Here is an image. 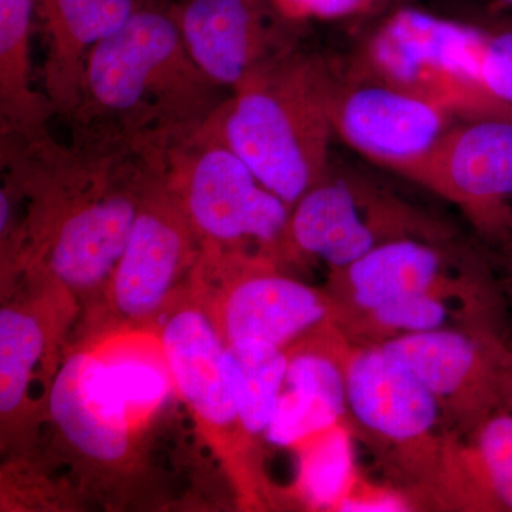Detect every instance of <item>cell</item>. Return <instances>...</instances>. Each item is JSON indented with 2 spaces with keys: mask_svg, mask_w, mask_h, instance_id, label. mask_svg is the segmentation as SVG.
I'll list each match as a JSON object with an SVG mask.
<instances>
[{
  "mask_svg": "<svg viewBox=\"0 0 512 512\" xmlns=\"http://www.w3.org/2000/svg\"><path fill=\"white\" fill-rule=\"evenodd\" d=\"M0 168L2 188L26 204L2 235L8 256L73 291L109 285L156 170L153 148L2 128Z\"/></svg>",
  "mask_w": 512,
  "mask_h": 512,
  "instance_id": "obj_1",
  "label": "cell"
},
{
  "mask_svg": "<svg viewBox=\"0 0 512 512\" xmlns=\"http://www.w3.org/2000/svg\"><path fill=\"white\" fill-rule=\"evenodd\" d=\"M229 94L192 60L171 3L138 0L90 53L67 124L77 136L148 146L202 126Z\"/></svg>",
  "mask_w": 512,
  "mask_h": 512,
  "instance_id": "obj_2",
  "label": "cell"
},
{
  "mask_svg": "<svg viewBox=\"0 0 512 512\" xmlns=\"http://www.w3.org/2000/svg\"><path fill=\"white\" fill-rule=\"evenodd\" d=\"M339 86L325 60L295 50L231 92L201 130L293 207L328 173Z\"/></svg>",
  "mask_w": 512,
  "mask_h": 512,
  "instance_id": "obj_3",
  "label": "cell"
},
{
  "mask_svg": "<svg viewBox=\"0 0 512 512\" xmlns=\"http://www.w3.org/2000/svg\"><path fill=\"white\" fill-rule=\"evenodd\" d=\"M165 184L202 247H288L292 207L269 191L231 148L201 126L154 144Z\"/></svg>",
  "mask_w": 512,
  "mask_h": 512,
  "instance_id": "obj_4",
  "label": "cell"
},
{
  "mask_svg": "<svg viewBox=\"0 0 512 512\" xmlns=\"http://www.w3.org/2000/svg\"><path fill=\"white\" fill-rule=\"evenodd\" d=\"M483 33L403 9L367 43L360 77L387 84L471 119L512 116L491 99L481 77Z\"/></svg>",
  "mask_w": 512,
  "mask_h": 512,
  "instance_id": "obj_5",
  "label": "cell"
},
{
  "mask_svg": "<svg viewBox=\"0 0 512 512\" xmlns=\"http://www.w3.org/2000/svg\"><path fill=\"white\" fill-rule=\"evenodd\" d=\"M410 225L399 201L363 178L328 170L293 205L286 239L288 247L342 271L377 245L406 238Z\"/></svg>",
  "mask_w": 512,
  "mask_h": 512,
  "instance_id": "obj_6",
  "label": "cell"
},
{
  "mask_svg": "<svg viewBox=\"0 0 512 512\" xmlns=\"http://www.w3.org/2000/svg\"><path fill=\"white\" fill-rule=\"evenodd\" d=\"M200 258L225 279L210 309L225 345L261 340L284 349L328 316V305L315 289L275 274L261 256L202 247Z\"/></svg>",
  "mask_w": 512,
  "mask_h": 512,
  "instance_id": "obj_7",
  "label": "cell"
},
{
  "mask_svg": "<svg viewBox=\"0 0 512 512\" xmlns=\"http://www.w3.org/2000/svg\"><path fill=\"white\" fill-rule=\"evenodd\" d=\"M201 249L187 215L165 184L156 154V170L107 285L114 309L136 322L153 318L164 308L181 275L194 269Z\"/></svg>",
  "mask_w": 512,
  "mask_h": 512,
  "instance_id": "obj_8",
  "label": "cell"
},
{
  "mask_svg": "<svg viewBox=\"0 0 512 512\" xmlns=\"http://www.w3.org/2000/svg\"><path fill=\"white\" fill-rule=\"evenodd\" d=\"M171 13L192 60L229 92L295 52L292 22L271 0H178Z\"/></svg>",
  "mask_w": 512,
  "mask_h": 512,
  "instance_id": "obj_9",
  "label": "cell"
},
{
  "mask_svg": "<svg viewBox=\"0 0 512 512\" xmlns=\"http://www.w3.org/2000/svg\"><path fill=\"white\" fill-rule=\"evenodd\" d=\"M447 114L429 101L359 77L340 84L333 126L360 154L404 174L446 134Z\"/></svg>",
  "mask_w": 512,
  "mask_h": 512,
  "instance_id": "obj_10",
  "label": "cell"
},
{
  "mask_svg": "<svg viewBox=\"0 0 512 512\" xmlns=\"http://www.w3.org/2000/svg\"><path fill=\"white\" fill-rule=\"evenodd\" d=\"M406 175L471 205L512 200V116L476 117L448 128Z\"/></svg>",
  "mask_w": 512,
  "mask_h": 512,
  "instance_id": "obj_11",
  "label": "cell"
},
{
  "mask_svg": "<svg viewBox=\"0 0 512 512\" xmlns=\"http://www.w3.org/2000/svg\"><path fill=\"white\" fill-rule=\"evenodd\" d=\"M49 412L63 439L87 460L109 467L131 460L137 430L110 392L96 350L67 357L50 389Z\"/></svg>",
  "mask_w": 512,
  "mask_h": 512,
  "instance_id": "obj_12",
  "label": "cell"
},
{
  "mask_svg": "<svg viewBox=\"0 0 512 512\" xmlns=\"http://www.w3.org/2000/svg\"><path fill=\"white\" fill-rule=\"evenodd\" d=\"M158 339L174 390L200 427L211 436L241 427L224 372L225 343L210 313L200 305L180 306L167 316Z\"/></svg>",
  "mask_w": 512,
  "mask_h": 512,
  "instance_id": "obj_13",
  "label": "cell"
},
{
  "mask_svg": "<svg viewBox=\"0 0 512 512\" xmlns=\"http://www.w3.org/2000/svg\"><path fill=\"white\" fill-rule=\"evenodd\" d=\"M138 0H36L46 36L43 87L56 116L69 121L79 106L94 47L116 33Z\"/></svg>",
  "mask_w": 512,
  "mask_h": 512,
  "instance_id": "obj_14",
  "label": "cell"
},
{
  "mask_svg": "<svg viewBox=\"0 0 512 512\" xmlns=\"http://www.w3.org/2000/svg\"><path fill=\"white\" fill-rule=\"evenodd\" d=\"M345 376L350 412L384 439H421L439 421V399L382 346L352 356Z\"/></svg>",
  "mask_w": 512,
  "mask_h": 512,
  "instance_id": "obj_15",
  "label": "cell"
},
{
  "mask_svg": "<svg viewBox=\"0 0 512 512\" xmlns=\"http://www.w3.org/2000/svg\"><path fill=\"white\" fill-rule=\"evenodd\" d=\"M382 348L409 367L439 400L466 387L500 404V372L508 348L498 336L480 340L444 328L394 336Z\"/></svg>",
  "mask_w": 512,
  "mask_h": 512,
  "instance_id": "obj_16",
  "label": "cell"
},
{
  "mask_svg": "<svg viewBox=\"0 0 512 512\" xmlns=\"http://www.w3.org/2000/svg\"><path fill=\"white\" fill-rule=\"evenodd\" d=\"M348 409L345 369L322 353H296L289 357L266 440L278 447L301 446L338 426Z\"/></svg>",
  "mask_w": 512,
  "mask_h": 512,
  "instance_id": "obj_17",
  "label": "cell"
},
{
  "mask_svg": "<svg viewBox=\"0 0 512 512\" xmlns=\"http://www.w3.org/2000/svg\"><path fill=\"white\" fill-rule=\"evenodd\" d=\"M440 252L417 239L399 238L377 245L340 274L363 311L433 291L440 278Z\"/></svg>",
  "mask_w": 512,
  "mask_h": 512,
  "instance_id": "obj_18",
  "label": "cell"
},
{
  "mask_svg": "<svg viewBox=\"0 0 512 512\" xmlns=\"http://www.w3.org/2000/svg\"><path fill=\"white\" fill-rule=\"evenodd\" d=\"M36 0H0V128L39 130L56 116L45 93L32 83Z\"/></svg>",
  "mask_w": 512,
  "mask_h": 512,
  "instance_id": "obj_19",
  "label": "cell"
},
{
  "mask_svg": "<svg viewBox=\"0 0 512 512\" xmlns=\"http://www.w3.org/2000/svg\"><path fill=\"white\" fill-rule=\"evenodd\" d=\"M224 372L237 407L241 429L265 434L284 389L289 356L261 340H238L224 350Z\"/></svg>",
  "mask_w": 512,
  "mask_h": 512,
  "instance_id": "obj_20",
  "label": "cell"
},
{
  "mask_svg": "<svg viewBox=\"0 0 512 512\" xmlns=\"http://www.w3.org/2000/svg\"><path fill=\"white\" fill-rule=\"evenodd\" d=\"M96 352L110 392L126 410L134 429H140L174 389L160 339L154 348L116 342Z\"/></svg>",
  "mask_w": 512,
  "mask_h": 512,
  "instance_id": "obj_21",
  "label": "cell"
},
{
  "mask_svg": "<svg viewBox=\"0 0 512 512\" xmlns=\"http://www.w3.org/2000/svg\"><path fill=\"white\" fill-rule=\"evenodd\" d=\"M46 348V333L36 315L6 306L0 312V414L18 417L29 399V387Z\"/></svg>",
  "mask_w": 512,
  "mask_h": 512,
  "instance_id": "obj_22",
  "label": "cell"
},
{
  "mask_svg": "<svg viewBox=\"0 0 512 512\" xmlns=\"http://www.w3.org/2000/svg\"><path fill=\"white\" fill-rule=\"evenodd\" d=\"M298 485L313 507H339L348 497L353 477V451L348 431L335 426L301 444Z\"/></svg>",
  "mask_w": 512,
  "mask_h": 512,
  "instance_id": "obj_23",
  "label": "cell"
},
{
  "mask_svg": "<svg viewBox=\"0 0 512 512\" xmlns=\"http://www.w3.org/2000/svg\"><path fill=\"white\" fill-rule=\"evenodd\" d=\"M476 466L485 501L495 510L512 511V412L485 416L476 441Z\"/></svg>",
  "mask_w": 512,
  "mask_h": 512,
  "instance_id": "obj_24",
  "label": "cell"
},
{
  "mask_svg": "<svg viewBox=\"0 0 512 512\" xmlns=\"http://www.w3.org/2000/svg\"><path fill=\"white\" fill-rule=\"evenodd\" d=\"M377 325L404 333L431 332L447 328L451 309L433 291L387 303L370 312Z\"/></svg>",
  "mask_w": 512,
  "mask_h": 512,
  "instance_id": "obj_25",
  "label": "cell"
},
{
  "mask_svg": "<svg viewBox=\"0 0 512 512\" xmlns=\"http://www.w3.org/2000/svg\"><path fill=\"white\" fill-rule=\"evenodd\" d=\"M481 77L491 99L512 114V29L485 37Z\"/></svg>",
  "mask_w": 512,
  "mask_h": 512,
  "instance_id": "obj_26",
  "label": "cell"
},
{
  "mask_svg": "<svg viewBox=\"0 0 512 512\" xmlns=\"http://www.w3.org/2000/svg\"><path fill=\"white\" fill-rule=\"evenodd\" d=\"M289 22L340 19L366 12L376 0H271Z\"/></svg>",
  "mask_w": 512,
  "mask_h": 512,
  "instance_id": "obj_27",
  "label": "cell"
},
{
  "mask_svg": "<svg viewBox=\"0 0 512 512\" xmlns=\"http://www.w3.org/2000/svg\"><path fill=\"white\" fill-rule=\"evenodd\" d=\"M339 510L360 512L404 511L406 505L394 495H363L360 498L346 497L339 504Z\"/></svg>",
  "mask_w": 512,
  "mask_h": 512,
  "instance_id": "obj_28",
  "label": "cell"
},
{
  "mask_svg": "<svg viewBox=\"0 0 512 512\" xmlns=\"http://www.w3.org/2000/svg\"><path fill=\"white\" fill-rule=\"evenodd\" d=\"M500 404L512 412V348L505 353L500 372Z\"/></svg>",
  "mask_w": 512,
  "mask_h": 512,
  "instance_id": "obj_29",
  "label": "cell"
},
{
  "mask_svg": "<svg viewBox=\"0 0 512 512\" xmlns=\"http://www.w3.org/2000/svg\"><path fill=\"white\" fill-rule=\"evenodd\" d=\"M511 244H510V261H511V271H512V218H511Z\"/></svg>",
  "mask_w": 512,
  "mask_h": 512,
  "instance_id": "obj_30",
  "label": "cell"
},
{
  "mask_svg": "<svg viewBox=\"0 0 512 512\" xmlns=\"http://www.w3.org/2000/svg\"><path fill=\"white\" fill-rule=\"evenodd\" d=\"M510 2H512V0H510Z\"/></svg>",
  "mask_w": 512,
  "mask_h": 512,
  "instance_id": "obj_31",
  "label": "cell"
}]
</instances>
